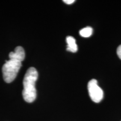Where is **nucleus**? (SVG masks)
Wrapping results in <instances>:
<instances>
[{
	"label": "nucleus",
	"mask_w": 121,
	"mask_h": 121,
	"mask_svg": "<svg viewBox=\"0 0 121 121\" xmlns=\"http://www.w3.org/2000/svg\"><path fill=\"white\" fill-rule=\"evenodd\" d=\"M38 73L34 67H30L25 73L23 80L24 89L22 96L25 102L32 103L37 97L35 82L38 79Z\"/></svg>",
	"instance_id": "nucleus-1"
},
{
	"label": "nucleus",
	"mask_w": 121,
	"mask_h": 121,
	"mask_svg": "<svg viewBox=\"0 0 121 121\" xmlns=\"http://www.w3.org/2000/svg\"><path fill=\"white\" fill-rule=\"evenodd\" d=\"M25 57V51L22 47L18 46L15 48L14 52H11L9 54L10 59H15L20 61L24 60Z\"/></svg>",
	"instance_id": "nucleus-4"
},
{
	"label": "nucleus",
	"mask_w": 121,
	"mask_h": 121,
	"mask_svg": "<svg viewBox=\"0 0 121 121\" xmlns=\"http://www.w3.org/2000/svg\"><path fill=\"white\" fill-rule=\"evenodd\" d=\"M117 53L118 56L119 58L121 60V45H119L118 47L117 50Z\"/></svg>",
	"instance_id": "nucleus-7"
},
{
	"label": "nucleus",
	"mask_w": 121,
	"mask_h": 121,
	"mask_svg": "<svg viewBox=\"0 0 121 121\" xmlns=\"http://www.w3.org/2000/svg\"><path fill=\"white\" fill-rule=\"evenodd\" d=\"M63 2H65V4H73V2H75V0H63Z\"/></svg>",
	"instance_id": "nucleus-8"
},
{
	"label": "nucleus",
	"mask_w": 121,
	"mask_h": 121,
	"mask_svg": "<svg viewBox=\"0 0 121 121\" xmlns=\"http://www.w3.org/2000/svg\"><path fill=\"white\" fill-rule=\"evenodd\" d=\"M87 89L91 99L94 102L99 103L103 99V91L98 86L97 80H90L87 85Z\"/></svg>",
	"instance_id": "nucleus-3"
},
{
	"label": "nucleus",
	"mask_w": 121,
	"mask_h": 121,
	"mask_svg": "<svg viewBox=\"0 0 121 121\" xmlns=\"http://www.w3.org/2000/svg\"><path fill=\"white\" fill-rule=\"evenodd\" d=\"M66 42L67 43V51L71 52H76L78 51V48L77 44L76 43V40L73 37L69 36L66 38Z\"/></svg>",
	"instance_id": "nucleus-5"
},
{
	"label": "nucleus",
	"mask_w": 121,
	"mask_h": 121,
	"mask_svg": "<svg viewBox=\"0 0 121 121\" xmlns=\"http://www.w3.org/2000/svg\"><path fill=\"white\" fill-rule=\"evenodd\" d=\"M22 66V62L15 59L6 60L2 67L3 78L6 82H13Z\"/></svg>",
	"instance_id": "nucleus-2"
},
{
	"label": "nucleus",
	"mask_w": 121,
	"mask_h": 121,
	"mask_svg": "<svg viewBox=\"0 0 121 121\" xmlns=\"http://www.w3.org/2000/svg\"><path fill=\"white\" fill-rule=\"evenodd\" d=\"M93 30L91 27L87 26L84 28L80 31V35L81 37L84 38H88L90 37L93 34Z\"/></svg>",
	"instance_id": "nucleus-6"
}]
</instances>
